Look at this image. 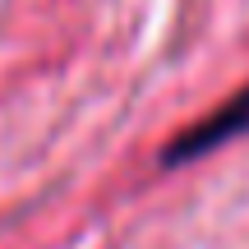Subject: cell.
Instances as JSON below:
<instances>
[{"label":"cell","mask_w":249,"mask_h":249,"mask_svg":"<svg viewBox=\"0 0 249 249\" xmlns=\"http://www.w3.org/2000/svg\"><path fill=\"white\" fill-rule=\"evenodd\" d=\"M235 134H249V88H240L235 97H226L213 116L194 120L189 129H180V139L171 148H161V166H185V161L203 157V152L231 143Z\"/></svg>","instance_id":"6da1fadb"}]
</instances>
